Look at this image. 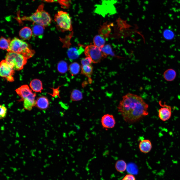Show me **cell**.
Segmentation results:
<instances>
[{"mask_svg": "<svg viewBox=\"0 0 180 180\" xmlns=\"http://www.w3.org/2000/svg\"><path fill=\"white\" fill-rule=\"evenodd\" d=\"M148 107L141 96L128 93L122 97L117 108L126 122L132 123L148 114Z\"/></svg>", "mask_w": 180, "mask_h": 180, "instance_id": "cell-1", "label": "cell"}, {"mask_svg": "<svg viewBox=\"0 0 180 180\" xmlns=\"http://www.w3.org/2000/svg\"><path fill=\"white\" fill-rule=\"evenodd\" d=\"M44 4L38 6L36 12L29 16H24L21 18L22 20L28 21L33 23L46 27L50 25L52 19L50 14L44 9Z\"/></svg>", "mask_w": 180, "mask_h": 180, "instance_id": "cell-2", "label": "cell"}, {"mask_svg": "<svg viewBox=\"0 0 180 180\" xmlns=\"http://www.w3.org/2000/svg\"><path fill=\"white\" fill-rule=\"evenodd\" d=\"M7 51L21 54L28 59L32 57L35 53L26 42L16 37L11 41Z\"/></svg>", "mask_w": 180, "mask_h": 180, "instance_id": "cell-3", "label": "cell"}, {"mask_svg": "<svg viewBox=\"0 0 180 180\" xmlns=\"http://www.w3.org/2000/svg\"><path fill=\"white\" fill-rule=\"evenodd\" d=\"M54 20L57 28L62 32L72 30L71 20L66 12L62 10L58 11L54 16Z\"/></svg>", "mask_w": 180, "mask_h": 180, "instance_id": "cell-4", "label": "cell"}, {"mask_svg": "<svg viewBox=\"0 0 180 180\" xmlns=\"http://www.w3.org/2000/svg\"><path fill=\"white\" fill-rule=\"evenodd\" d=\"M28 59L21 54L11 52H8L5 60L15 70L22 69L26 64Z\"/></svg>", "mask_w": 180, "mask_h": 180, "instance_id": "cell-5", "label": "cell"}, {"mask_svg": "<svg viewBox=\"0 0 180 180\" xmlns=\"http://www.w3.org/2000/svg\"><path fill=\"white\" fill-rule=\"evenodd\" d=\"M114 0H104L102 4L97 6L95 12L96 13L105 17L108 14H112L116 12L115 8L114 5Z\"/></svg>", "mask_w": 180, "mask_h": 180, "instance_id": "cell-6", "label": "cell"}, {"mask_svg": "<svg viewBox=\"0 0 180 180\" xmlns=\"http://www.w3.org/2000/svg\"><path fill=\"white\" fill-rule=\"evenodd\" d=\"M84 52L86 56L90 57L94 63L100 62L102 58H104L100 49L94 45L86 46L84 49Z\"/></svg>", "mask_w": 180, "mask_h": 180, "instance_id": "cell-7", "label": "cell"}, {"mask_svg": "<svg viewBox=\"0 0 180 180\" xmlns=\"http://www.w3.org/2000/svg\"><path fill=\"white\" fill-rule=\"evenodd\" d=\"M14 70L5 60H2L0 64V75L9 82H13L14 80L13 77Z\"/></svg>", "mask_w": 180, "mask_h": 180, "instance_id": "cell-8", "label": "cell"}, {"mask_svg": "<svg viewBox=\"0 0 180 180\" xmlns=\"http://www.w3.org/2000/svg\"><path fill=\"white\" fill-rule=\"evenodd\" d=\"M17 94L22 98V100L28 99L33 101L36 100V93H33L27 85H24L16 90Z\"/></svg>", "mask_w": 180, "mask_h": 180, "instance_id": "cell-9", "label": "cell"}, {"mask_svg": "<svg viewBox=\"0 0 180 180\" xmlns=\"http://www.w3.org/2000/svg\"><path fill=\"white\" fill-rule=\"evenodd\" d=\"M159 104L161 107L158 110V116L162 120L166 121L169 120L172 114L171 106L162 103L161 100L159 102Z\"/></svg>", "mask_w": 180, "mask_h": 180, "instance_id": "cell-10", "label": "cell"}, {"mask_svg": "<svg viewBox=\"0 0 180 180\" xmlns=\"http://www.w3.org/2000/svg\"><path fill=\"white\" fill-rule=\"evenodd\" d=\"M101 123L103 127L107 129L114 128L115 126L116 122L112 115L107 114L104 115L102 117Z\"/></svg>", "mask_w": 180, "mask_h": 180, "instance_id": "cell-11", "label": "cell"}, {"mask_svg": "<svg viewBox=\"0 0 180 180\" xmlns=\"http://www.w3.org/2000/svg\"><path fill=\"white\" fill-rule=\"evenodd\" d=\"M82 46H80L79 49L75 47H72L68 49L67 54L68 58L71 60H74L78 58L80 55L84 51Z\"/></svg>", "mask_w": 180, "mask_h": 180, "instance_id": "cell-12", "label": "cell"}, {"mask_svg": "<svg viewBox=\"0 0 180 180\" xmlns=\"http://www.w3.org/2000/svg\"><path fill=\"white\" fill-rule=\"evenodd\" d=\"M139 147L141 152L147 153L150 152L152 149V144L149 140L144 139L140 140V142Z\"/></svg>", "mask_w": 180, "mask_h": 180, "instance_id": "cell-13", "label": "cell"}, {"mask_svg": "<svg viewBox=\"0 0 180 180\" xmlns=\"http://www.w3.org/2000/svg\"><path fill=\"white\" fill-rule=\"evenodd\" d=\"M112 23H104L99 29L98 32L99 34L104 38L108 37L111 31V26H112Z\"/></svg>", "mask_w": 180, "mask_h": 180, "instance_id": "cell-14", "label": "cell"}, {"mask_svg": "<svg viewBox=\"0 0 180 180\" xmlns=\"http://www.w3.org/2000/svg\"><path fill=\"white\" fill-rule=\"evenodd\" d=\"M32 33V30L29 27L25 26L20 31L19 35L21 38L25 40H28L31 38Z\"/></svg>", "mask_w": 180, "mask_h": 180, "instance_id": "cell-15", "label": "cell"}, {"mask_svg": "<svg viewBox=\"0 0 180 180\" xmlns=\"http://www.w3.org/2000/svg\"><path fill=\"white\" fill-rule=\"evenodd\" d=\"M30 86L32 90L36 92H40L43 88L42 81L37 79L32 80L30 82Z\"/></svg>", "mask_w": 180, "mask_h": 180, "instance_id": "cell-16", "label": "cell"}, {"mask_svg": "<svg viewBox=\"0 0 180 180\" xmlns=\"http://www.w3.org/2000/svg\"><path fill=\"white\" fill-rule=\"evenodd\" d=\"M49 103L48 98L45 96L38 97L36 100V105L39 108L44 110L48 107Z\"/></svg>", "mask_w": 180, "mask_h": 180, "instance_id": "cell-17", "label": "cell"}, {"mask_svg": "<svg viewBox=\"0 0 180 180\" xmlns=\"http://www.w3.org/2000/svg\"><path fill=\"white\" fill-rule=\"evenodd\" d=\"M176 75L175 70L173 69L169 68L165 71L163 76L164 79L168 82L174 80L176 78Z\"/></svg>", "mask_w": 180, "mask_h": 180, "instance_id": "cell-18", "label": "cell"}, {"mask_svg": "<svg viewBox=\"0 0 180 180\" xmlns=\"http://www.w3.org/2000/svg\"><path fill=\"white\" fill-rule=\"evenodd\" d=\"M104 38L100 34L96 36L93 40L94 45L100 48H102L105 45L106 41Z\"/></svg>", "mask_w": 180, "mask_h": 180, "instance_id": "cell-19", "label": "cell"}, {"mask_svg": "<svg viewBox=\"0 0 180 180\" xmlns=\"http://www.w3.org/2000/svg\"><path fill=\"white\" fill-rule=\"evenodd\" d=\"M100 48L103 53L104 58H106L108 55H110L112 56H116L110 44L105 45L102 47Z\"/></svg>", "mask_w": 180, "mask_h": 180, "instance_id": "cell-20", "label": "cell"}, {"mask_svg": "<svg viewBox=\"0 0 180 180\" xmlns=\"http://www.w3.org/2000/svg\"><path fill=\"white\" fill-rule=\"evenodd\" d=\"M81 73L86 76L90 78L93 72V67L91 64L82 66Z\"/></svg>", "mask_w": 180, "mask_h": 180, "instance_id": "cell-21", "label": "cell"}, {"mask_svg": "<svg viewBox=\"0 0 180 180\" xmlns=\"http://www.w3.org/2000/svg\"><path fill=\"white\" fill-rule=\"evenodd\" d=\"M127 165L126 162L123 160H119L117 161L115 164V168L118 172L122 173L126 169Z\"/></svg>", "mask_w": 180, "mask_h": 180, "instance_id": "cell-22", "label": "cell"}, {"mask_svg": "<svg viewBox=\"0 0 180 180\" xmlns=\"http://www.w3.org/2000/svg\"><path fill=\"white\" fill-rule=\"evenodd\" d=\"M80 67V64L77 62H74L71 64L69 67V70L72 76L76 75L79 72Z\"/></svg>", "mask_w": 180, "mask_h": 180, "instance_id": "cell-23", "label": "cell"}, {"mask_svg": "<svg viewBox=\"0 0 180 180\" xmlns=\"http://www.w3.org/2000/svg\"><path fill=\"white\" fill-rule=\"evenodd\" d=\"M70 98L71 100L73 101L80 100L82 98V94L79 90H74L71 93Z\"/></svg>", "mask_w": 180, "mask_h": 180, "instance_id": "cell-24", "label": "cell"}, {"mask_svg": "<svg viewBox=\"0 0 180 180\" xmlns=\"http://www.w3.org/2000/svg\"><path fill=\"white\" fill-rule=\"evenodd\" d=\"M11 40L10 38L7 39L1 36L0 39V48L3 50H6L8 49Z\"/></svg>", "mask_w": 180, "mask_h": 180, "instance_id": "cell-25", "label": "cell"}, {"mask_svg": "<svg viewBox=\"0 0 180 180\" xmlns=\"http://www.w3.org/2000/svg\"><path fill=\"white\" fill-rule=\"evenodd\" d=\"M58 71L61 74H64L68 70V64L64 60H61L58 62L57 65Z\"/></svg>", "mask_w": 180, "mask_h": 180, "instance_id": "cell-26", "label": "cell"}, {"mask_svg": "<svg viewBox=\"0 0 180 180\" xmlns=\"http://www.w3.org/2000/svg\"><path fill=\"white\" fill-rule=\"evenodd\" d=\"M44 27L40 25L36 24L32 28V30L34 34L38 36L43 34Z\"/></svg>", "mask_w": 180, "mask_h": 180, "instance_id": "cell-27", "label": "cell"}, {"mask_svg": "<svg viewBox=\"0 0 180 180\" xmlns=\"http://www.w3.org/2000/svg\"><path fill=\"white\" fill-rule=\"evenodd\" d=\"M23 101L24 107L26 110H31L32 107L36 105V100L33 101L28 99H25Z\"/></svg>", "mask_w": 180, "mask_h": 180, "instance_id": "cell-28", "label": "cell"}, {"mask_svg": "<svg viewBox=\"0 0 180 180\" xmlns=\"http://www.w3.org/2000/svg\"><path fill=\"white\" fill-rule=\"evenodd\" d=\"M0 118L1 119L4 118L6 116L7 109L4 104L0 105Z\"/></svg>", "mask_w": 180, "mask_h": 180, "instance_id": "cell-29", "label": "cell"}, {"mask_svg": "<svg viewBox=\"0 0 180 180\" xmlns=\"http://www.w3.org/2000/svg\"><path fill=\"white\" fill-rule=\"evenodd\" d=\"M92 62L91 58L88 57L82 58L81 61L82 66L91 64Z\"/></svg>", "mask_w": 180, "mask_h": 180, "instance_id": "cell-30", "label": "cell"}, {"mask_svg": "<svg viewBox=\"0 0 180 180\" xmlns=\"http://www.w3.org/2000/svg\"><path fill=\"white\" fill-rule=\"evenodd\" d=\"M121 180H136L135 176L132 174H126Z\"/></svg>", "mask_w": 180, "mask_h": 180, "instance_id": "cell-31", "label": "cell"}]
</instances>
